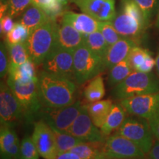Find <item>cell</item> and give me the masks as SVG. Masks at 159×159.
<instances>
[{
	"mask_svg": "<svg viewBox=\"0 0 159 159\" xmlns=\"http://www.w3.org/2000/svg\"><path fill=\"white\" fill-rule=\"evenodd\" d=\"M83 41L84 35L75 30L72 26L64 21H61V25L57 24L55 48L75 51L83 44Z\"/></svg>",
	"mask_w": 159,
	"mask_h": 159,
	"instance_id": "17",
	"label": "cell"
},
{
	"mask_svg": "<svg viewBox=\"0 0 159 159\" xmlns=\"http://www.w3.org/2000/svg\"><path fill=\"white\" fill-rule=\"evenodd\" d=\"M113 103L110 99L99 100L91 102L87 105L89 114L92 122L97 128L100 129L104 124L112 108Z\"/></svg>",
	"mask_w": 159,
	"mask_h": 159,
	"instance_id": "23",
	"label": "cell"
},
{
	"mask_svg": "<svg viewBox=\"0 0 159 159\" xmlns=\"http://www.w3.org/2000/svg\"><path fill=\"white\" fill-rule=\"evenodd\" d=\"M112 22L121 36L133 39L137 43L140 42L148 27L136 18L120 10Z\"/></svg>",
	"mask_w": 159,
	"mask_h": 159,
	"instance_id": "15",
	"label": "cell"
},
{
	"mask_svg": "<svg viewBox=\"0 0 159 159\" xmlns=\"http://www.w3.org/2000/svg\"><path fill=\"white\" fill-rule=\"evenodd\" d=\"M56 21L51 20L33 30L26 41L30 58L35 65L42 64L55 47Z\"/></svg>",
	"mask_w": 159,
	"mask_h": 159,
	"instance_id": "2",
	"label": "cell"
},
{
	"mask_svg": "<svg viewBox=\"0 0 159 159\" xmlns=\"http://www.w3.org/2000/svg\"><path fill=\"white\" fill-rule=\"evenodd\" d=\"M148 159H159V140H154L152 148L147 154Z\"/></svg>",
	"mask_w": 159,
	"mask_h": 159,
	"instance_id": "42",
	"label": "cell"
},
{
	"mask_svg": "<svg viewBox=\"0 0 159 159\" xmlns=\"http://www.w3.org/2000/svg\"><path fill=\"white\" fill-rule=\"evenodd\" d=\"M148 121L154 137L159 140V111Z\"/></svg>",
	"mask_w": 159,
	"mask_h": 159,
	"instance_id": "41",
	"label": "cell"
},
{
	"mask_svg": "<svg viewBox=\"0 0 159 159\" xmlns=\"http://www.w3.org/2000/svg\"><path fill=\"white\" fill-rule=\"evenodd\" d=\"M138 46L136 41L128 38L122 37L117 42L109 46L104 57L105 68L111 69L123 60L128 57L131 49Z\"/></svg>",
	"mask_w": 159,
	"mask_h": 159,
	"instance_id": "18",
	"label": "cell"
},
{
	"mask_svg": "<svg viewBox=\"0 0 159 159\" xmlns=\"http://www.w3.org/2000/svg\"><path fill=\"white\" fill-rule=\"evenodd\" d=\"M84 142H105V136L92 122L89 114L87 105H83L82 110L71 125L68 133Z\"/></svg>",
	"mask_w": 159,
	"mask_h": 159,
	"instance_id": "13",
	"label": "cell"
},
{
	"mask_svg": "<svg viewBox=\"0 0 159 159\" xmlns=\"http://www.w3.org/2000/svg\"><path fill=\"white\" fill-rule=\"evenodd\" d=\"M7 14L12 18L21 15L29 6L33 4L32 0H7Z\"/></svg>",
	"mask_w": 159,
	"mask_h": 159,
	"instance_id": "35",
	"label": "cell"
},
{
	"mask_svg": "<svg viewBox=\"0 0 159 159\" xmlns=\"http://www.w3.org/2000/svg\"><path fill=\"white\" fill-rule=\"evenodd\" d=\"M58 1L61 4H62L63 5H64L65 7H66V6L68 5V3L69 2H70V0H58Z\"/></svg>",
	"mask_w": 159,
	"mask_h": 159,
	"instance_id": "45",
	"label": "cell"
},
{
	"mask_svg": "<svg viewBox=\"0 0 159 159\" xmlns=\"http://www.w3.org/2000/svg\"><path fill=\"white\" fill-rule=\"evenodd\" d=\"M155 65H156V60L152 57L151 53L150 52L148 55V56L146 57V58L144 60V62L141 66L138 71H142V72L150 73L152 70Z\"/></svg>",
	"mask_w": 159,
	"mask_h": 159,
	"instance_id": "40",
	"label": "cell"
},
{
	"mask_svg": "<svg viewBox=\"0 0 159 159\" xmlns=\"http://www.w3.org/2000/svg\"><path fill=\"white\" fill-rule=\"evenodd\" d=\"M99 31L102 33L108 46L113 45L122 38L115 29L112 21H99Z\"/></svg>",
	"mask_w": 159,
	"mask_h": 159,
	"instance_id": "33",
	"label": "cell"
},
{
	"mask_svg": "<svg viewBox=\"0 0 159 159\" xmlns=\"http://www.w3.org/2000/svg\"><path fill=\"white\" fill-rule=\"evenodd\" d=\"M33 5L41 7L52 20L56 21L60 16H63L64 11V5L58 0H32Z\"/></svg>",
	"mask_w": 159,
	"mask_h": 159,
	"instance_id": "30",
	"label": "cell"
},
{
	"mask_svg": "<svg viewBox=\"0 0 159 159\" xmlns=\"http://www.w3.org/2000/svg\"><path fill=\"white\" fill-rule=\"evenodd\" d=\"M83 13L99 21H112L116 16L115 0H70Z\"/></svg>",
	"mask_w": 159,
	"mask_h": 159,
	"instance_id": "14",
	"label": "cell"
},
{
	"mask_svg": "<svg viewBox=\"0 0 159 159\" xmlns=\"http://www.w3.org/2000/svg\"><path fill=\"white\" fill-rule=\"evenodd\" d=\"M7 0H1L0 2H1V4H7Z\"/></svg>",
	"mask_w": 159,
	"mask_h": 159,
	"instance_id": "47",
	"label": "cell"
},
{
	"mask_svg": "<svg viewBox=\"0 0 159 159\" xmlns=\"http://www.w3.org/2000/svg\"><path fill=\"white\" fill-rule=\"evenodd\" d=\"M7 83L25 111L26 121L33 122L35 116L40 114L43 108L39 95L38 80L27 84H19L7 80Z\"/></svg>",
	"mask_w": 159,
	"mask_h": 159,
	"instance_id": "6",
	"label": "cell"
},
{
	"mask_svg": "<svg viewBox=\"0 0 159 159\" xmlns=\"http://www.w3.org/2000/svg\"><path fill=\"white\" fill-rule=\"evenodd\" d=\"M120 11H124L128 14L132 16L133 17L136 18L147 27L149 26L145 21L142 11L134 0H122L120 4Z\"/></svg>",
	"mask_w": 159,
	"mask_h": 159,
	"instance_id": "34",
	"label": "cell"
},
{
	"mask_svg": "<svg viewBox=\"0 0 159 159\" xmlns=\"http://www.w3.org/2000/svg\"><path fill=\"white\" fill-rule=\"evenodd\" d=\"M156 26L159 28V11H158V19H157L156 21Z\"/></svg>",
	"mask_w": 159,
	"mask_h": 159,
	"instance_id": "46",
	"label": "cell"
},
{
	"mask_svg": "<svg viewBox=\"0 0 159 159\" xmlns=\"http://www.w3.org/2000/svg\"><path fill=\"white\" fill-rule=\"evenodd\" d=\"M127 111L122 106V105H113L110 114H108L106 120L100 128L101 132L105 136H110L111 133L115 130H118L125 120Z\"/></svg>",
	"mask_w": 159,
	"mask_h": 159,
	"instance_id": "22",
	"label": "cell"
},
{
	"mask_svg": "<svg viewBox=\"0 0 159 159\" xmlns=\"http://www.w3.org/2000/svg\"><path fill=\"white\" fill-rule=\"evenodd\" d=\"M56 159H83L72 152H66L58 155Z\"/></svg>",
	"mask_w": 159,
	"mask_h": 159,
	"instance_id": "43",
	"label": "cell"
},
{
	"mask_svg": "<svg viewBox=\"0 0 159 159\" xmlns=\"http://www.w3.org/2000/svg\"><path fill=\"white\" fill-rule=\"evenodd\" d=\"M6 46L9 52L11 62L10 68L19 66L30 59L25 43H19L13 45H7L6 43Z\"/></svg>",
	"mask_w": 159,
	"mask_h": 159,
	"instance_id": "29",
	"label": "cell"
},
{
	"mask_svg": "<svg viewBox=\"0 0 159 159\" xmlns=\"http://www.w3.org/2000/svg\"><path fill=\"white\" fill-rule=\"evenodd\" d=\"M159 92V80L152 73L133 71L112 90L115 99H122L139 95Z\"/></svg>",
	"mask_w": 159,
	"mask_h": 159,
	"instance_id": "3",
	"label": "cell"
},
{
	"mask_svg": "<svg viewBox=\"0 0 159 159\" xmlns=\"http://www.w3.org/2000/svg\"><path fill=\"white\" fill-rule=\"evenodd\" d=\"M62 21L72 26L75 30L84 35L99 30V21L85 13L65 12L62 16Z\"/></svg>",
	"mask_w": 159,
	"mask_h": 159,
	"instance_id": "19",
	"label": "cell"
},
{
	"mask_svg": "<svg viewBox=\"0 0 159 159\" xmlns=\"http://www.w3.org/2000/svg\"><path fill=\"white\" fill-rule=\"evenodd\" d=\"M105 94V85L102 76L97 75L85 87L83 95L89 102L101 100Z\"/></svg>",
	"mask_w": 159,
	"mask_h": 159,
	"instance_id": "28",
	"label": "cell"
},
{
	"mask_svg": "<svg viewBox=\"0 0 159 159\" xmlns=\"http://www.w3.org/2000/svg\"><path fill=\"white\" fill-rule=\"evenodd\" d=\"M39 156L33 139L25 136L21 142V159H39Z\"/></svg>",
	"mask_w": 159,
	"mask_h": 159,
	"instance_id": "36",
	"label": "cell"
},
{
	"mask_svg": "<svg viewBox=\"0 0 159 159\" xmlns=\"http://www.w3.org/2000/svg\"><path fill=\"white\" fill-rule=\"evenodd\" d=\"M156 66L157 72H158V75L159 76V51H158V55H157L156 59Z\"/></svg>",
	"mask_w": 159,
	"mask_h": 159,
	"instance_id": "44",
	"label": "cell"
},
{
	"mask_svg": "<svg viewBox=\"0 0 159 159\" xmlns=\"http://www.w3.org/2000/svg\"><path fill=\"white\" fill-rule=\"evenodd\" d=\"M120 104L128 114L149 120L159 111V92L122 99Z\"/></svg>",
	"mask_w": 159,
	"mask_h": 159,
	"instance_id": "11",
	"label": "cell"
},
{
	"mask_svg": "<svg viewBox=\"0 0 159 159\" xmlns=\"http://www.w3.org/2000/svg\"><path fill=\"white\" fill-rule=\"evenodd\" d=\"M1 159H21V143L13 128L1 124L0 128Z\"/></svg>",
	"mask_w": 159,
	"mask_h": 159,
	"instance_id": "16",
	"label": "cell"
},
{
	"mask_svg": "<svg viewBox=\"0 0 159 159\" xmlns=\"http://www.w3.org/2000/svg\"><path fill=\"white\" fill-rule=\"evenodd\" d=\"M26 120L25 111L7 83L0 85V121L1 124L14 127Z\"/></svg>",
	"mask_w": 159,
	"mask_h": 159,
	"instance_id": "7",
	"label": "cell"
},
{
	"mask_svg": "<svg viewBox=\"0 0 159 159\" xmlns=\"http://www.w3.org/2000/svg\"><path fill=\"white\" fill-rule=\"evenodd\" d=\"M42 65L46 72L76 82L74 71V51L55 48Z\"/></svg>",
	"mask_w": 159,
	"mask_h": 159,
	"instance_id": "10",
	"label": "cell"
},
{
	"mask_svg": "<svg viewBox=\"0 0 159 159\" xmlns=\"http://www.w3.org/2000/svg\"><path fill=\"white\" fill-rule=\"evenodd\" d=\"M83 105L77 100L70 105L57 108H43L40 116L43 120L61 132L68 133L71 125L78 116Z\"/></svg>",
	"mask_w": 159,
	"mask_h": 159,
	"instance_id": "8",
	"label": "cell"
},
{
	"mask_svg": "<svg viewBox=\"0 0 159 159\" xmlns=\"http://www.w3.org/2000/svg\"><path fill=\"white\" fill-rule=\"evenodd\" d=\"M83 43L95 54L104 58L109 46L99 30L84 35Z\"/></svg>",
	"mask_w": 159,
	"mask_h": 159,
	"instance_id": "27",
	"label": "cell"
},
{
	"mask_svg": "<svg viewBox=\"0 0 159 159\" xmlns=\"http://www.w3.org/2000/svg\"><path fill=\"white\" fill-rule=\"evenodd\" d=\"M30 34L27 27L20 22L15 23L14 27L9 32L5 38V43L7 45H13L19 43H25Z\"/></svg>",
	"mask_w": 159,
	"mask_h": 159,
	"instance_id": "31",
	"label": "cell"
},
{
	"mask_svg": "<svg viewBox=\"0 0 159 159\" xmlns=\"http://www.w3.org/2000/svg\"><path fill=\"white\" fill-rule=\"evenodd\" d=\"M10 57L8 49L5 43H1L0 45V76L4 78L8 75L10 69Z\"/></svg>",
	"mask_w": 159,
	"mask_h": 159,
	"instance_id": "38",
	"label": "cell"
},
{
	"mask_svg": "<svg viewBox=\"0 0 159 159\" xmlns=\"http://www.w3.org/2000/svg\"><path fill=\"white\" fill-rule=\"evenodd\" d=\"M124 159H144V158H124Z\"/></svg>",
	"mask_w": 159,
	"mask_h": 159,
	"instance_id": "48",
	"label": "cell"
},
{
	"mask_svg": "<svg viewBox=\"0 0 159 159\" xmlns=\"http://www.w3.org/2000/svg\"><path fill=\"white\" fill-rule=\"evenodd\" d=\"M15 23L13 22V18L9 15L6 14L0 19V30L1 35H7L9 32L12 30L14 27Z\"/></svg>",
	"mask_w": 159,
	"mask_h": 159,
	"instance_id": "39",
	"label": "cell"
},
{
	"mask_svg": "<svg viewBox=\"0 0 159 159\" xmlns=\"http://www.w3.org/2000/svg\"><path fill=\"white\" fill-rule=\"evenodd\" d=\"M35 66L33 61L30 59L19 66L10 68L7 80L19 84H27L33 80H37Z\"/></svg>",
	"mask_w": 159,
	"mask_h": 159,
	"instance_id": "21",
	"label": "cell"
},
{
	"mask_svg": "<svg viewBox=\"0 0 159 159\" xmlns=\"http://www.w3.org/2000/svg\"><path fill=\"white\" fill-rule=\"evenodd\" d=\"M32 139L40 156L44 159H56L58 152L55 135L50 125L43 120L34 124Z\"/></svg>",
	"mask_w": 159,
	"mask_h": 159,
	"instance_id": "12",
	"label": "cell"
},
{
	"mask_svg": "<svg viewBox=\"0 0 159 159\" xmlns=\"http://www.w3.org/2000/svg\"><path fill=\"white\" fill-rule=\"evenodd\" d=\"M116 133L134 142L146 155L153 144L154 135L149 121L142 117L126 118Z\"/></svg>",
	"mask_w": 159,
	"mask_h": 159,
	"instance_id": "5",
	"label": "cell"
},
{
	"mask_svg": "<svg viewBox=\"0 0 159 159\" xmlns=\"http://www.w3.org/2000/svg\"><path fill=\"white\" fill-rule=\"evenodd\" d=\"M150 52L141 47H135L131 49L130 54L128 55V59L131 66L135 71H138L140 66L144 62V60Z\"/></svg>",
	"mask_w": 159,
	"mask_h": 159,
	"instance_id": "37",
	"label": "cell"
},
{
	"mask_svg": "<svg viewBox=\"0 0 159 159\" xmlns=\"http://www.w3.org/2000/svg\"><path fill=\"white\" fill-rule=\"evenodd\" d=\"M50 127L54 133L58 155L63 153V152H69L71 150V149L74 148L77 145L85 142L82 139L77 138L72 135L67 134V133L61 132L52 126Z\"/></svg>",
	"mask_w": 159,
	"mask_h": 159,
	"instance_id": "26",
	"label": "cell"
},
{
	"mask_svg": "<svg viewBox=\"0 0 159 159\" xmlns=\"http://www.w3.org/2000/svg\"><path fill=\"white\" fill-rule=\"evenodd\" d=\"M38 89L43 108H61L76 102V83L71 80L43 71L38 77Z\"/></svg>",
	"mask_w": 159,
	"mask_h": 159,
	"instance_id": "1",
	"label": "cell"
},
{
	"mask_svg": "<svg viewBox=\"0 0 159 159\" xmlns=\"http://www.w3.org/2000/svg\"><path fill=\"white\" fill-rule=\"evenodd\" d=\"M105 69L104 58L93 52L84 43L74 51V71L77 84L93 79Z\"/></svg>",
	"mask_w": 159,
	"mask_h": 159,
	"instance_id": "4",
	"label": "cell"
},
{
	"mask_svg": "<svg viewBox=\"0 0 159 159\" xmlns=\"http://www.w3.org/2000/svg\"><path fill=\"white\" fill-rule=\"evenodd\" d=\"M133 70L134 68L131 66L128 57H127L110 69L108 79V85L113 87L116 86L127 78L133 72Z\"/></svg>",
	"mask_w": 159,
	"mask_h": 159,
	"instance_id": "25",
	"label": "cell"
},
{
	"mask_svg": "<svg viewBox=\"0 0 159 159\" xmlns=\"http://www.w3.org/2000/svg\"><path fill=\"white\" fill-rule=\"evenodd\" d=\"M51 20L43 10L32 4L21 14V17L19 22L22 24L31 33L37 27Z\"/></svg>",
	"mask_w": 159,
	"mask_h": 159,
	"instance_id": "20",
	"label": "cell"
},
{
	"mask_svg": "<svg viewBox=\"0 0 159 159\" xmlns=\"http://www.w3.org/2000/svg\"><path fill=\"white\" fill-rule=\"evenodd\" d=\"M103 150L105 159L146 158V154L134 142L117 133L105 139Z\"/></svg>",
	"mask_w": 159,
	"mask_h": 159,
	"instance_id": "9",
	"label": "cell"
},
{
	"mask_svg": "<svg viewBox=\"0 0 159 159\" xmlns=\"http://www.w3.org/2000/svg\"><path fill=\"white\" fill-rule=\"evenodd\" d=\"M144 15L148 25L159 9V0H134Z\"/></svg>",
	"mask_w": 159,
	"mask_h": 159,
	"instance_id": "32",
	"label": "cell"
},
{
	"mask_svg": "<svg viewBox=\"0 0 159 159\" xmlns=\"http://www.w3.org/2000/svg\"><path fill=\"white\" fill-rule=\"evenodd\" d=\"M104 142H85L77 145L69 152H74L83 159H105Z\"/></svg>",
	"mask_w": 159,
	"mask_h": 159,
	"instance_id": "24",
	"label": "cell"
}]
</instances>
